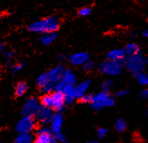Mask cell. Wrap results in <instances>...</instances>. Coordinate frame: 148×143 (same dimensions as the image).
Instances as JSON below:
<instances>
[{"mask_svg": "<svg viewBox=\"0 0 148 143\" xmlns=\"http://www.w3.org/2000/svg\"><path fill=\"white\" fill-rule=\"evenodd\" d=\"M59 27V21L56 17L49 16L47 18L41 19L39 21H36L32 23L29 27L28 30L34 33H40V34H46V33H53L56 32Z\"/></svg>", "mask_w": 148, "mask_h": 143, "instance_id": "obj_1", "label": "cell"}, {"mask_svg": "<svg viewBox=\"0 0 148 143\" xmlns=\"http://www.w3.org/2000/svg\"><path fill=\"white\" fill-rule=\"evenodd\" d=\"M148 60L147 57H144L140 54L128 56V58L125 60V66L130 72L134 74H137L140 72H143L145 66L147 64Z\"/></svg>", "mask_w": 148, "mask_h": 143, "instance_id": "obj_2", "label": "cell"}, {"mask_svg": "<svg viewBox=\"0 0 148 143\" xmlns=\"http://www.w3.org/2000/svg\"><path fill=\"white\" fill-rule=\"evenodd\" d=\"M114 104V100L108 93L101 92L95 95L92 96L91 107L96 110H102L106 107H112Z\"/></svg>", "mask_w": 148, "mask_h": 143, "instance_id": "obj_3", "label": "cell"}, {"mask_svg": "<svg viewBox=\"0 0 148 143\" xmlns=\"http://www.w3.org/2000/svg\"><path fill=\"white\" fill-rule=\"evenodd\" d=\"M123 70V64L121 61H114V60H107L103 62L99 65V71L102 74L106 75L115 76L121 74Z\"/></svg>", "mask_w": 148, "mask_h": 143, "instance_id": "obj_4", "label": "cell"}, {"mask_svg": "<svg viewBox=\"0 0 148 143\" xmlns=\"http://www.w3.org/2000/svg\"><path fill=\"white\" fill-rule=\"evenodd\" d=\"M54 90L56 92H59L64 94L65 97V101L68 104L72 103L75 98V87L74 85H68L62 81H59L58 82L55 83Z\"/></svg>", "mask_w": 148, "mask_h": 143, "instance_id": "obj_5", "label": "cell"}, {"mask_svg": "<svg viewBox=\"0 0 148 143\" xmlns=\"http://www.w3.org/2000/svg\"><path fill=\"white\" fill-rule=\"evenodd\" d=\"M36 126V121L33 116H24L17 122L16 131L18 133H30Z\"/></svg>", "mask_w": 148, "mask_h": 143, "instance_id": "obj_6", "label": "cell"}, {"mask_svg": "<svg viewBox=\"0 0 148 143\" xmlns=\"http://www.w3.org/2000/svg\"><path fill=\"white\" fill-rule=\"evenodd\" d=\"M56 140L49 128L44 127L37 131V136L34 143H52Z\"/></svg>", "mask_w": 148, "mask_h": 143, "instance_id": "obj_7", "label": "cell"}, {"mask_svg": "<svg viewBox=\"0 0 148 143\" xmlns=\"http://www.w3.org/2000/svg\"><path fill=\"white\" fill-rule=\"evenodd\" d=\"M37 120H39L43 124H48L52 120L54 113L50 108H47L44 106H39L35 114Z\"/></svg>", "mask_w": 148, "mask_h": 143, "instance_id": "obj_8", "label": "cell"}, {"mask_svg": "<svg viewBox=\"0 0 148 143\" xmlns=\"http://www.w3.org/2000/svg\"><path fill=\"white\" fill-rule=\"evenodd\" d=\"M40 105L36 98H29L23 107V114L24 116H33L36 114V110Z\"/></svg>", "mask_w": 148, "mask_h": 143, "instance_id": "obj_9", "label": "cell"}, {"mask_svg": "<svg viewBox=\"0 0 148 143\" xmlns=\"http://www.w3.org/2000/svg\"><path fill=\"white\" fill-rule=\"evenodd\" d=\"M51 99H52V108L56 112L62 110L66 103L64 94L59 92H55L54 93L51 94Z\"/></svg>", "mask_w": 148, "mask_h": 143, "instance_id": "obj_10", "label": "cell"}, {"mask_svg": "<svg viewBox=\"0 0 148 143\" xmlns=\"http://www.w3.org/2000/svg\"><path fill=\"white\" fill-rule=\"evenodd\" d=\"M64 72H65V68H64L63 65H58V66L53 68L52 70H50L47 73L50 82L56 83L59 81H61Z\"/></svg>", "mask_w": 148, "mask_h": 143, "instance_id": "obj_11", "label": "cell"}, {"mask_svg": "<svg viewBox=\"0 0 148 143\" xmlns=\"http://www.w3.org/2000/svg\"><path fill=\"white\" fill-rule=\"evenodd\" d=\"M51 124V131L53 134L56 135L58 133H61L62 129V125H63V117L60 113L54 114L52 120L50 121Z\"/></svg>", "mask_w": 148, "mask_h": 143, "instance_id": "obj_12", "label": "cell"}, {"mask_svg": "<svg viewBox=\"0 0 148 143\" xmlns=\"http://www.w3.org/2000/svg\"><path fill=\"white\" fill-rule=\"evenodd\" d=\"M89 59V54L86 52H80V53L74 54L71 57H70V63L73 65L78 66L83 65L86 62H87Z\"/></svg>", "mask_w": 148, "mask_h": 143, "instance_id": "obj_13", "label": "cell"}, {"mask_svg": "<svg viewBox=\"0 0 148 143\" xmlns=\"http://www.w3.org/2000/svg\"><path fill=\"white\" fill-rule=\"evenodd\" d=\"M89 85H90V81H85L79 83L76 87H75V98L80 99L84 94H86L87 89L89 88Z\"/></svg>", "mask_w": 148, "mask_h": 143, "instance_id": "obj_14", "label": "cell"}, {"mask_svg": "<svg viewBox=\"0 0 148 143\" xmlns=\"http://www.w3.org/2000/svg\"><path fill=\"white\" fill-rule=\"evenodd\" d=\"M61 81L63 82H65L66 84H68V85H74L76 82V77L75 74L73 73V71L71 70H65L62 76Z\"/></svg>", "mask_w": 148, "mask_h": 143, "instance_id": "obj_15", "label": "cell"}, {"mask_svg": "<svg viewBox=\"0 0 148 143\" xmlns=\"http://www.w3.org/2000/svg\"><path fill=\"white\" fill-rule=\"evenodd\" d=\"M125 56V51L122 49H114L111 50L107 54V58L109 60H114V61H121L123 60Z\"/></svg>", "mask_w": 148, "mask_h": 143, "instance_id": "obj_16", "label": "cell"}, {"mask_svg": "<svg viewBox=\"0 0 148 143\" xmlns=\"http://www.w3.org/2000/svg\"><path fill=\"white\" fill-rule=\"evenodd\" d=\"M56 38V34L55 32L53 33H46V34H43L42 36L40 37V42L45 44V45H48L51 43H53Z\"/></svg>", "mask_w": 148, "mask_h": 143, "instance_id": "obj_17", "label": "cell"}, {"mask_svg": "<svg viewBox=\"0 0 148 143\" xmlns=\"http://www.w3.org/2000/svg\"><path fill=\"white\" fill-rule=\"evenodd\" d=\"M14 143H33V137L30 133H19Z\"/></svg>", "mask_w": 148, "mask_h": 143, "instance_id": "obj_18", "label": "cell"}, {"mask_svg": "<svg viewBox=\"0 0 148 143\" xmlns=\"http://www.w3.org/2000/svg\"><path fill=\"white\" fill-rule=\"evenodd\" d=\"M124 51H125V54H127L128 56H131V55H134V54H139L140 49H139V46L137 44L132 43V44H127Z\"/></svg>", "mask_w": 148, "mask_h": 143, "instance_id": "obj_19", "label": "cell"}, {"mask_svg": "<svg viewBox=\"0 0 148 143\" xmlns=\"http://www.w3.org/2000/svg\"><path fill=\"white\" fill-rule=\"evenodd\" d=\"M27 83L25 82H20L16 84L15 92H16V96H23L25 93V92H27Z\"/></svg>", "mask_w": 148, "mask_h": 143, "instance_id": "obj_20", "label": "cell"}, {"mask_svg": "<svg viewBox=\"0 0 148 143\" xmlns=\"http://www.w3.org/2000/svg\"><path fill=\"white\" fill-rule=\"evenodd\" d=\"M50 81H49V78H48V75L47 74H41L39 77L37 78V81H36V83L37 85L39 86L40 88L46 86L47 83H49Z\"/></svg>", "mask_w": 148, "mask_h": 143, "instance_id": "obj_21", "label": "cell"}, {"mask_svg": "<svg viewBox=\"0 0 148 143\" xmlns=\"http://www.w3.org/2000/svg\"><path fill=\"white\" fill-rule=\"evenodd\" d=\"M134 74H136V80L138 81V82L140 84H142V85H146L148 83V76L145 73H144V72H140V73Z\"/></svg>", "mask_w": 148, "mask_h": 143, "instance_id": "obj_22", "label": "cell"}, {"mask_svg": "<svg viewBox=\"0 0 148 143\" xmlns=\"http://www.w3.org/2000/svg\"><path fill=\"white\" fill-rule=\"evenodd\" d=\"M41 102H42V106L50 108V109L52 108V99H51V94H49V93L45 94L41 100Z\"/></svg>", "mask_w": 148, "mask_h": 143, "instance_id": "obj_23", "label": "cell"}, {"mask_svg": "<svg viewBox=\"0 0 148 143\" xmlns=\"http://www.w3.org/2000/svg\"><path fill=\"white\" fill-rule=\"evenodd\" d=\"M114 129H115V131H118V132L124 131L125 129H126V123H125V121L123 119H119V120H117L116 122H115Z\"/></svg>", "mask_w": 148, "mask_h": 143, "instance_id": "obj_24", "label": "cell"}, {"mask_svg": "<svg viewBox=\"0 0 148 143\" xmlns=\"http://www.w3.org/2000/svg\"><path fill=\"white\" fill-rule=\"evenodd\" d=\"M113 81L112 80H107L106 82H104V83L102 84V90L103 92L105 93H108L109 91H110L113 87Z\"/></svg>", "mask_w": 148, "mask_h": 143, "instance_id": "obj_25", "label": "cell"}, {"mask_svg": "<svg viewBox=\"0 0 148 143\" xmlns=\"http://www.w3.org/2000/svg\"><path fill=\"white\" fill-rule=\"evenodd\" d=\"M54 85L55 83H52V82H49L47 83L46 86H44L41 89V92L45 93H49L50 92H52V91H54Z\"/></svg>", "mask_w": 148, "mask_h": 143, "instance_id": "obj_26", "label": "cell"}, {"mask_svg": "<svg viewBox=\"0 0 148 143\" xmlns=\"http://www.w3.org/2000/svg\"><path fill=\"white\" fill-rule=\"evenodd\" d=\"M94 66H95L94 62L88 60L87 62H86L85 63L83 64V70H84V71H86V72H90L91 70H93Z\"/></svg>", "mask_w": 148, "mask_h": 143, "instance_id": "obj_27", "label": "cell"}, {"mask_svg": "<svg viewBox=\"0 0 148 143\" xmlns=\"http://www.w3.org/2000/svg\"><path fill=\"white\" fill-rule=\"evenodd\" d=\"M107 133H108V129H106V128H99L97 129V136H98V138H100V139L105 138L106 136L107 135Z\"/></svg>", "mask_w": 148, "mask_h": 143, "instance_id": "obj_28", "label": "cell"}, {"mask_svg": "<svg viewBox=\"0 0 148 143\" xmlns=\"http://www.w3.org/2000/svg\"><path fill=\"white\" fill-rule=\"evenodd\" d=\"M90 12H91V10H90L89 7H84L78 11V15L81 16H89Z\"/></svg>", "mask_w": 148, "mask_h": 143, "instance_id": "obj_29", "label": "cell"}, {"mask_svg": "<svg viewBox=\"0 0 148 143\" xmlns=\"http://www.w3.org/2000/svg\"><path fill=\"white\" fill-rule=\"evenodd\" d=\"M92 96L93 95H91V94H84L81 98H80V100H81V101L82 102H84V103H88V102H91V100H92Z\"/></svg>", "mask_w": 148, "mask_h": 143, "instance_id": "obj_30", "label": "cell"}, {"mask_svg": "<svg viewBox=\"0 0 148 143\" xmlns=\"http://www.w3.org/2000/svg\"><path fill=\"white\" fill-rule=\"evenodd\" d=\"M23 66H24V63H16L15 65H13V66H12V70H13V72H14V73H16V72L20 71V70L23 68Z\"/></svg>", "mask_w": 148, "mask_h": 143, "instance_id": "obj_31", "label": "cell"}, {"mask_svg": "<svg viewBox=\"0 0 148 143\" xmlns=\"http://www.w3.org/2000/svg\"><path fill=\"white\" fill-rule=\"evenodd\" d=\"M55 140L57 141H61V142L65 141V135H64L62 132L56 134V135H55Z\"/></svg>", "mask_w": 148, "mask_h": 143, "instance_id": "obj_32", "label": "cell"}, {"mask_svg": "<svg viewBox=\"0 0 148 143\" xmlns=\"http://www.w3.org/2000/svg\"><path fill=\"white\" fill-rule=\"evenodd\" d=\"M128 93V91L127 90H122V91H119L116 93V96L117 97H125V95H127Z\"/></svg>", "mask_w": 148, "mask_h": 143, "instance_id": "obj_33", "label": "cell"}, {"mask_svg": "<svg viewBox=\"0 0 148 143\" xmlns=\"http://www.w3.org/2000/svg\"><path fill=\"white\" fill-rule=\"evenodd\" d=\"M5 55L6 57V59L10 61L13 59V57H14V53H13V52H6Z\"/></svg>", "mask_w": 148, "mask_h": 143, "instance_id": "obj_34", "label": "cell"}, {"mask_svg": "<svg viewBox=\"0 0 148 143\" xmlns=\"http://www.w3.org/2000/svg\"><path fill=\"white\" fill-rule=\"evenodd\" d=\"M140 95H141V97H142L143 99H146L147 97H148V91L147 90L142 91V93H140Z\"/></svg>", "mask_w": 148, "mask_h": 143, "instance_id": "obj_35", "label": "cell"}, {"mask_svg": "<svg viewBox=\"0 0 148 143\" xmlns=\"http://www.w3.org/2000/svg\"><path fill=\"white\" fill-rule=\"evenodd\" d=\"M58 58H59L60 60H66V55H64V54H60V55L58 56Z\"/></svg>", "mask_w": 148, "mask_h": 143, "instance_id": "obj_36", "label": "cell"}, {"mask_svg": "<svg viewBox=\"0 0 148 143\" xmlns=\"http://www.w3.org/2000/svg\"><path fill=\"white\" fill-rule=\"evenodd\" d=\"M143 35H144L145 37H147V36H148V30H145V31L143 32Z\"/></svg>", "mask_w": 148, "mask_h": 143, "instance_id": "obj_37", "label": "cell"}, {"mask_svg": "<svg viewBox=\"0 0 148 143\" xmlns=\"http://www.w3.org/2000/svg\"><path fill=\"white\" fill-rule=\"evenodd\" d=\"M4 50V45L2 44H0V53H2Z\"/></svg>", "mask_w": 148, "mask_h": 143, "instance_id": "obj_38", "label": "cell"}, {"mask_svg": "<svg viewBox=\"0 0 148 143\" xmlns=\"http://www.w3.org/2000/svg\"><path fill=\"white\" fill-rule=\"evenodd\" d=\"M86 143H99L98 141H95V140H92V141H88Z\"/></svg>", "mask_w": 148, "mask_h": 143, "instance_id": "obj_39", "label": "cell"}, {"mask_svg": "<svg viewBox=\"0 0 148 143\" xmlns=\"http://www.w3.org/2000/svg\"><path fill=\"white\" fill-rule=\"evenodd\" d=\"M62 143H71V142H68V141H66V140H65V141H63Z\"/></svg>", "mask_w": 148, "mask_h": 143, "instance_id": "obj_40", "label": "cell"}, {"mask_svg": "<svg viewBox=\"0 0 148 143\" xmlns=\"http://www.w3.org/2000/svg\"><path fill=\"white\" fill-rule=\"evenodd\" d=\"M52 143H56V140H55V141H54V142H52Z\"/></svg>", "mask_w": 148, "mask_h": 143, "instance_id": "obj_41", "label": "cell"}, {"mask_svg": "<svg viewBox=\"0 0 148 143\" xmlns=\"http://www.w3.org/2000/svg\"><path fill=\"white\" fill-rule=\"evenodd\" d=\"M0 18H1V16H0Z\"/></svg>", "mask_w": 148, "mask_h": 143, "instance_id": "obj_42", "label": "cell"}]
</instances>
